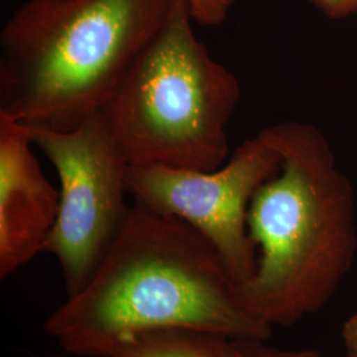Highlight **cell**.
Masks as SVG:
<instances>
[{
    "label": "cell",
    "instance_id": "obj_1",
    "mask_svg": "<svg viewBox=\"0 0 357 357\" xmlns=\"http://www.w3.org/2000/svg\"><path fill=\"white\" fill-rule=\"evenodd\" d=\"M172 328L227 339L273 335L212 243L176 217L132 204L94 275L52 312L44 331L68 355L109 357L132 335Z\"/></svg>",
    "mask_w": 357,
    "mask_h": 357
},
{
    "label": "cell",
    "instance_id": "obj_2",
    "mask_svg": "<svg viewBox=\"0 0 357 357\" xmlns=\"http://www.w3.org/2000/svg\"><path fill=\"white\" fill-rule=\"evenodd\" d=\"M265 130L281 167L250 202L258 259L243 296L273 328L291 327L326 306L352 270L355 192L317 126L287 121Z\"/></svg>",
    "mask_w": 357,
    "mask_h": 357
},
{
    "label": "cell",
    "instance_id": "obj_3",
    "mask_svg": "<svg viewBox=\"0 0 357 357\" xmlns=\"http://www.w3.org/2000/svg\"><path fill=\"white\" fill-rule=\"evenodd\" d=\"M176 0H26L0 32V114L70 131L102 110Z\"/></svg>",
    "mask_w": 357,
    "mask_h": 357
},
{
    "label": "cell",
    "instance_id": "obj_4",
    "mask_svg": "<svg viewBox=\"0 0 357 357\" xmlns=\"http://www.w3.org/2000/svg\"><path fill=\"white\" fill-rule=\"evenodd\" d=\"M188 3L128 68L101 114L130 166L212 171L229 156L241 85L193 32Z\"/></svg>",
    "mask_w": 357,
    "mask_h": 357
},
{
    "label": "cell",
    "instance_id": "obj_5",
    "mask_svg": "<svg viewBox=\"0 0 357 357\" xmlns=\"http://www.w3.org/2000/svg\"><path fill=\"white\" fill-rule=\"evenodd\" d=\"M29 131L60 181L59 215L44 252L57 259L72 296L94 275L128 221L130 165L101 112L70 131Z\"/></svg>",
    "mask_w": 357,
    "mask_h": 357
},
{
    "label": "cell",
    "instance_id": "obj_6",
    "mask_svg": "<svg viewBox=\"0 0 357 357\" xmlns=\"http://www.w3.org/2000/svg\"><path fill=\"white\" fill-rule=\"evenodd\" d=\"M280 167V153L264 128L212 171L128 166V192L134 204L197 230L245 284L253 278L258 259L248 228L250 202Z\"/></svg>",
    "mask_w": 357,
    "mask_h": 357
},
{
    "label": "cell",
    "instance_id": "obj_7",
    "mask_svg": "<svg viewBox=\"0 0 357 357\" xmlns=\"http://www.w3.org/2000/svg\"><path fill=\"white\" fill-rule=\"evenodd\" d=\"M29 128L0 114V278L44 252L56 224L60 192L33 153Z\"/></svg>",
    "mask_w": 357,
    "mask_h": 357
},
{
    "label": "cell",
    "instance_id": "obj_8",
    "mask_svg": "<svg viewBox=\"0 0 357 357\" xmlns=\"http://www.w3.org/2000/svg\"><path fill=\"white\" fill-rule=\"evenodd\" d=\"M227 337L196 330H156L132 335L109 357H224Z\"/></svg>",
    "mask_w": 357,
    "mask_h": 357
},
{
    "label": "cell",
    "instance_id": "obj_9",
    "mask_svg": "<svg viewBox=\"0 0 357 357\" xmlns=\"http://www.w3.org/2000/svg\"><path fill=\"white\" fill-rule=\"evenodd\" d=\"M224 357H321L315 349H282L259 339H228Z\"/></svg>",
    "mask_w": 357,
    "mask_h": 357
},
{
    "label": "cell",
    "instance_id": "obj_10",
    "mask_svg": "<svg viewBox=\"0 0 357 357\" xmlns=\"http://www.w3.org/2000/svg\"><path fill=\"white\" fill-rule=\"evenodd\" d=\"M192 17L199 24L206 26H220L229 13L234 0H185Z\"/></svg>",
    "mask_w": 357,
    "mask_h": 357
},
{
    "label": "cell",
    "instance_id": "obj_11",
    "mask_svg": "<svg viewBox=\"0 0 357 357\" xmlns=\"http://www.w3.org/2000/svg\"><path fill=\"white\" fill-rule=\"evenodd\" d=\"M311 3L331 19H344L357 13V0H311Z\"/></svg>",
    "mask_w": 357,
    "mask_h": 357
},
{
    "label": "cell",
    "instance_id": "obj_12",
    "mask_svg": "<svg viewBox=\"0 0 357 357\" xmlns=\"http://www.w3.org/2000/svg\"><path fill=\"white\" fill-rule=\"evenodd\" d=\"M342 339L347 356L357 357V311L345 321Z\"/></svg>",
    "mask_w": 357,
    "mask_h": 357
},
{
    "label": "cell",
    "instance_id": "obj_13",
    "mask_svg": "<svg viewBox=\"0 0 357 357\" xmlns=\"http://www.w3.org/2000/svg\"><path fill=\"white\" fill-rule=\"evenodd\" d=\"M47 357H63V356H60V355H51V356H47Z\"/></svg>",
    "mask_w": 357,
    "mask_h": 357
}]
</instances>
